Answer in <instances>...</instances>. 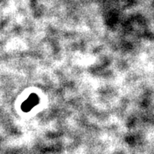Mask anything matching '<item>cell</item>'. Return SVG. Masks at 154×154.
<instances>
[{
  "label": "cell",
  "instance_id": "6da1fadb",
  "mask_svg": "<svg viewBox=\"0 0 154 154\" xmlns=\"http://www.w3.org/2000/svg\"><path fill=\"white\" fill-rule=\"evenodd\" d=\"M38 99L36 95H31V97H29V99L24 102V105L22 107L23 109H24V111H29V110H30L33 106H35V105L38 103Z\"/></svg>",
  "mask_w": 154,
  "mask_h": 154
}]
</instances>
